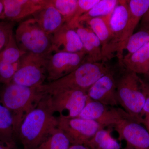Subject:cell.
<instances>
[{"instance_id":"5b68a950","label":"cell","mask_w":149,"mask_h":149,"mask_svg":"<svg viewBox=\"0 0 149 149\" xmlns=\"http://www.w3.org/2000/svg\"><path fill=\"white\" fill-rule=\"evenodd\" d=\"M15 38L18 47L25 53L45 56L52 54V35L47 34L33 18L20 22Z\"/></svg>"},{"instance_id":"2e32d148","label":"cell","mask_w":149,"mask_h":149,"mask_svg":"<svg viewBox=\"0 0 149 149\" xmlns=\"http://www.w3.org/2000/svg\"><path fill=\"white\" fill-rule=\"evenodd\" d=\"M42 29L49 35H52L65 24L64 18L50 2L44 8L32 15Z\"/></svg>"},{"instance_id":"8d00e7d4","label":"cell","mask_w":149,"mask_h":149,"mask_svg":"<svg viewBox=\"0 0 149 149\" xmlns=\"http://www.w3.org/2000/svg\"><path fill=\"white\" fill-rule=\"evenodd\" d=\"M124 149H132L131 148H130V147H129L128 146H126V147H125V148H124Z\"/></svg>"},{"instance_id":"d6986e66","label":"cell","mask_w":149,"mask_h":149,"mask_svg":"<svg viewBox=\"0 0 149 149\" xmlns=\"http://www.w3.org/2000/svg\"><path fill=\"white\" fill-rule=\"evenodd\" d=\"M128 3L130 17L124 37L125 47L128 39L133 34L136 27L149 7V0H130L128 1Z\"/></svg>"},{"instance_id":"ffe728a7","label":"cell","mask_w":149,"mask_h":149,"mask_svg":"<svg viewBox=\"0 0 149 149\" xmlns=\"http://www.w3.org/2000/svg\"><path fill=\"white\" fill-rule=\"evenodd\" d=\"M80 37L83 49L87 54L85 61L90 62H104L102 52L94 45L88 32V27L79 24L74 27Z\"/></svg>"},{"instance_id":"ac0fdd59","label":"cell","mask_w":149,"mask_h":149,"mask_svg":"<svg viewBox=\"0 0 149 149\" xmlns=\"http://www.w3.org/2000/svg\"><path fill=\"white\" fill-rule=\"evenodd\" d=\"M122 66L136 74H146L149 70V43L139 50L123 56Z\"/></svg>"},{"instance_id":"9a60e30c","label":"cell","mask_w":149,"mask_h":149,"mask_svg":"<svg viewBox=\"0 0 149 149\" xmlns=\"http://www.w3.org/2000/svg\"><path fill=\"white\" fill-rule=\"evenodd\" d=\"M85 52L77 32L66 24L52 35L51 52Z\"/></svg>"},{"instance_id":"83f0119b","label":"cell","mask_w":149,"mask_h":149,"mask_svg":"<svg viewBox=\"0 0 149 149\" xmlns=\"http://www.w3.org/2000/svg\"><path fill=\"white\" fill-rule=\"evenodd\" d=\"M99 1V0H77V9L74 15L70 22L67 24L74 28L78 19L91 10Z\"/></svg>"},{"instance_id":"4fadbf2b","label":"cell","mask_w":149,"mask_h":149,"mask_svg":"<svg viewBox=\"0 0 149 149\" xmlns=\"http://www.w3.org/2000/svg\"><path fill=\"white\" fill-rule=\"evenodd\" d=\"M90 99L105 105L116 107L118 100L116 80L111 70L104 74L87 91Z\"/></svg>"},{"instance_id":"e0dca14e","label":"cell","mask_w":149,"mask_h":149,"mask_svg":"<svg viewBox=\"0 0 149 149\" xmlns=\"http://www.w3.org/2000/svg\"><path fill=\"white\" fill-rule=\"evenodd\" d=\"M110 15L92 19L85 23L99 38L102 47L104 61L108 60L111 41V34L109 26Z\"/></svg>"},{"instance_id":"603a6c76","label":"cell","mask_w":149,"mask_h":149,"mask_svg":"<svg viewBox=\"0 0 149 149\" xmlns=\"http://www.w3.org/2000/svg\"><path fill=\"white\" fill-rule=\"evenodd\" d=\"M91 149H120V145L108 130H99L85 145Z\"/></svg>"},{"instance_id":"f546056e","label":"cell","mask_w":149,"mask_h":149,"mask_svg":"<svg viewBox=\"0 0 149 149\" xmlns=\"http://www.w3.org/2000/svg\"><path fill=\"white\" fill-rule=\"evenodd\" d=\"M15 24L9 21L0 22V52L6 47L13 35Z\"/></svg>"},{"instance_id":"d590c367","label":"cell","mask_w":149,"mask_h":149,"mask_svg":"<svg viewBox=\"0 0 149 149\" xmlns=\"http://www.w3.org/2000/svg\"><path fill=\"white\" fill-rule=\"evenodd\" d=\"M144 75L145 78L144 79L148 80V81H149V70L146 74H144Z\"/></svg>"},{"instance_id":"d6a6232c","label":"cell","mask_w":149,"mask_h":149,"mask_svg":"<svg viewBox=\"0 0 149 149\" xmlns=\"http://www.w3.org/2000/svg\"><path fill=\"white\" fill-rule=\"evenodd\" d=\"M68 149H91L85 145H72Z\"/></svg>"},{"instance_id":"7a4b0ae2","label":"cell","mask_w":149,"mask_h":149,"mask_svg":"<svg viewBox=\"0 0 149 149\" xmlns=\"http://www.w3.org/2000/svg\"><path fill=\"white\" fill-rule=\"evenodd\" d=\"M104 62L85 61L70 74L58 80L44 83L38 87L45 95H52L67 90H81L87 92L96 81L111 71Z\"/></svg>"},{"instance_id":"7c38bea8","label":"cell","mask_w":149,"mask_h":149,"mask_svg":"<svg viewBox=\"0 0 149 149\" xmlns=\"http://www.w3.org/2000/svg\"><path fill=\"white\" fill-rule=\"evenodd\" d=\"M127 115L122 109L108 106L90 99L77 117L96 121L105 128L113 127Z\"/></svg>"},{"instance_id":"1f68e13d","label":"cell","mask_w":149,"mask_h":149,"mask_svg":"<svg viewBox=\"0 0 149 149\" xmlns=\"http://www.w3.org/2000/svg\"><path fill=\"white\" fill-rule=\"evenodd\" d=\"M142 29L149 30V7L141 20Z\"/></svg>"},{"instance_id":"6da1fadb","label":"cell","mask_w":149,"mask_h":149,"mask_svg":"<svg viewBox=\"0 0 149 149\" xmlns=\"http://www.w3.org/2000/svg\"><path fill=\"white\" fill-rule=\"evenodd\" d=\"M50 102V96L45 95L38 105L26 116L17 132V139L23 149H36L58 128L57 117Z\"/></svg>"},{"instance_id":"3957f363","label":"cell","mask_w":149,"mask_h":149,"mask_svg":"<svg viewBox=\"0 0 149 149\" xmlns=\"http://www.w3.org/2000/svg\"><path fill=\"white\" fill-rule=\"evenodd\" d=\"M45 95L37 87H28L11 83L5 85L0 92V100L13 117L17 135L20 124Z\"/></svg>"},{"instance_id":"e575fe53","label":"cell","mask_w":149,"mask_h":149,"mask_svg":"<svg viewBox=\"0 0 149 149\" xmlns=\"http://www.w3.org/2000/svg\"><path fill=\"white\" fill-rule=\"evenodd\" d=\"M4 10V6L3 0H0V19H3Z\"/></svg>"},{"instance_id":"7402d4cb","label":"cell","mask_w":149,"mask_h":149,"mask_svg":"<svg viewBox=\"0 0 149 149\" xmlns=\"http://www.w3.org/2000/svg\"><path fill=\"white\" fill-rule=\"evenodd\" d=\"M118 1V0H99L91 10L78 19L74 29L77 24H83L92 19L110 15Z\"/></svg>"},{"instance_id":"8992f818","label":"cell","mask_w":149,"mask_h":149,"mask_svg":"<svg viewBox=\"0 0 149 149\" xmlns=\"http://www.w3.org/2000/svg\"><path fill=\"white\" fill-rule=\"evenodd\" d=\"M49 56L24 54L19 61L12 83L28 87L43 85L47 79V63Z\"/></svg>"},{"instance_id":"44dd1931","label":"cell","mask_w":149,"mask_h":149,"mask_svg":"<svg viewBox=\"0 0 149 149\" xmlns=\"http://www.w3.org/2000/svg\"><path fill=\"white\" fill-rule=\"evenodd\" d=\"M0 140L16 142L13 117L0 100Z\"/></svg>"},{"instance_id":"4316f807","label":"cell","mask_w":149,"mask_h":149,"mask_svg":"<svg viewBox=\"0 0 149 149\" xmlns=\"http://www.w3.org/2000/svg\"><path fill=\"white\" fill-rule=\"evenodd\" d=\"M149 43V30L142 29L130 36L125 45L128 54H132Z\"/></svg>"},{"instance_id":"9c48e42d","label":"cell","mask_w":149,"mask_h":149,"mask_svg":"<svg viewBox=\"0 0 149 149\" xmlns=\"http://www.w3.org/2000/svg\"><path fill=\"white\" fill-rule=\"evenodd\" d=\"M85 52L52 53L47 60V79L49 82L58 80L70 74L85 61Z\"/></svg>"},{"instance_id":"cb8c5ba5","label":"cell","mask_w":149,"mask_h":149,"mask_svg":"<svg viewBox=\"0 0 149 149\" xmlns=\"http://www.w3.org/2000/svg\"><path fill=\"white\" fill-rule=\"evenodd\" d=\"M70 146L65 134L58 128L36 149H68Z\"/></svg>"},{"instance_id":"30bf717a","label":"cell","mask_w":149,"mask_h":149,"mask_svg":"<svg viewBox=\"0 0 149 149\" xmlns=\"http://www.w3.org/2000/svg\"><path fill=\"white\" fill-rule=\"evenodd\" d=\"M50 96V102L54 112L66 116L77 117L90 100L87 92L81 90H67Z\"/></svg>"},{"instance_id":"ba28073f","label":"cell","mask_w":149,"mask_h":149,"mask_svg":"<svg viewBox=\"0 0 149 149\" xmlns=\"http://www.w3.org/2000/svg\"><path fill=\"white\" fill-rule=\"evenodd\" d=\"M58 128L64 133L71 145H85L99 130L104 128L96 121L63 115L57 117Z\"/></svg>"},{"instance_id":"5bb4252c","label":"cell","mask_w":149,"mask_h":149,"mask_svg":"<svg viewBox=\"0 0 149 149\" xmlns=\"http://www.w3.org/2000/svg\"><path fill=\"white\" fill-rule=\"evenodd\" d=\"M49 0H3V19L15 22L32 16L49 3Z\"/></svg>"},{"instance_id":"d4e9b609","label":"cell","mask_w":149,"mask_h":149,"mask_svg":"<svg viewBox=\"0 0 149 149\" xmlns=\"http://www.w3.org/2000/svg\"><path fill=\"white\" fill-rule=\"evenodd\" d=\"M25 53L18 47L13 34L6 47L0 52V61L15 64L19 62Z\"/></svg>"},{"instance_id":"277c9868","label":"cell","mask_w":149,"mask_h":149,"mask_svg":"<svg viewBox=\"0 0 149 149\" xmlns=\"http://www.w3.org/2000/svg\"><path fill=\"white\" fill-rule=\"evenodd\" d=\"M141 80L138 74L126 70L116 83L119 105L133 119L141 123L145 97Z\"/></svg>"},{"instance_id":"4dcf8cb0","label":"cell","mask_w":149,"mask_h":149,"mask_svg":"<svg viewBox=\"0 0 149 149\" xmlns=\"http://www.w3.org/2000/svg\"><path fill=\"white\" fill-rule=\"evenodd\" d=\"M0 149H20L16 142H11L0 140Z\"/></svg>"},{"instance_id":"836d02e7","label":"cell","mask_w":149,"mask_h":149,"mask_svg":"<svg viewBox=\"0 0 149 149\" xmlns=\"http://www.w3.org/2000/svg\"><path fill=\"white\" fill-rule=\"evenodd\" d=\"M141 124L143 125L149 132V116L143 118Z\"/></svg>"},{"instance_id":"52a82bcc","label":"cell","mask_w":149,"mask_h":149,"mask_svg":"<svg viewBox=\"0 0 149 149\" xmlns=\"http://www.w3.org/2000/svg\"><path fill=\"white\" fill-rule=\"evenodd\" d=\"M130 17L127 1H119L110 17L109 23L111 34V41L108 59L116 56L122 65L123 52L125 50L124 37Z\"/></svg>"},{"instance_id":"8fae6325","label":"cell","mask_w":149,"mask_h":149,"mask_svg":"<svg viewBox=\"0 0 149 149\" xmlns=\"http://www.w3.org/2000/svg\"><path fill=\"white\" fill-rule=\"evenodd\" d=\"M113 128L119 139L125 140L126 146L132 149H149V132L141 123L129 115L118 121Z\"/></svg>"},{"instance_id":"f1b7e54d","label":"cell","mask_w":149,"mask_h":149,"mask_svg":"<svg viewBox=\"0 0 149 149\" xmlns=\"http://www.w3.org/2000/svg\"><path fill=\"white\" fill-rule=\"evenodd\" d=\"M19 62L15 64L0 61V83L4 85L12 82Z\"/></svg>"},{"instance_id":"484cf974","label":"cell","mask_w":149,"mask_h":149,"mask_svg":"<svg viewBox=\"0 0 149 149\" xmlns=\"http://www.w3.org/2000/svg\"><path fill=\"white\" fill-rule=\"evenodd\" d=\"M50 2L61 15L65 24H68L76 11L77 0H50Z\"/></svg>"}]
</instances>
